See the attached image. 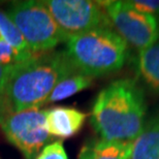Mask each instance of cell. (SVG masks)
I'll return each instance as SVG.
<instances>
[{"mask_svg":"<svg viewBox=\"0 0 159 159\" xmlns=\"http://www.w3.org/2000/svg\"><path fill=\"white\" fill-rule=\"evenodd\" d=\"M132 142L93 139L85 143L78 159H130Z\"/></svg>","mask_w":159,"mask_h":159,"instance_id":"cell-9","label":"cell"},{"mask_svg":"<svg viewBox=\"0 0 159 159\" xmlns=\"http://www.w3.org/2000/svg\"><path fill=\"white\" fill-rule=\"evenodd\" d=\"M129 4L159 21V0H128Z\"/></svg>","mask_w":159,"mask_h":159,"instance_id":"cell-16","label":"cell"},{"mask_svg":"<svg viewBox=\"0 0 159 159\" xmlns=\"http://www.w3.org/2000/svg\"><path fill=\"white\" fill-rule=\"evenodd\" d=\"M26 61V59H24L7 41L3 39L1 32H0V64L5 66V67L14 68Z\"/></svg>","mask_w":159,"mask_h":159,"instance_id":"cell-14","label":"cell"},{"mask_svg":"<svg viewBox=\"0 0 159 159\" xmlns=\"http://www.w3.org/2000/svg\"><path fill=\"white\" fill-rule=\"evenodd\" d=\"M0 127L6 139L25 159H35L52 139L47 127L46 110L37 107L5 114L0 120Z\"/></svg>","mask_w":159,"mask_h":159,"instance_id":"cell-5","label":"cell"},{"mask_svg":"<svg viewBox=\"0 0 159 159\" xmlns=\"http://www.w3.org/2000/svg\"><path fill=\"white\" fill-rule=\"evenodd\" d=\"M147 102L144 89L133 79L112 82L95 98L90 122L100 139L132 142L146 122Z\"/></svg>","mask_w":159,"mask_h":159,"instance_id":"cell-1","label":"cell"},{"mask_svg":"<svg viewBox=\"0 0 159 159\" xmlns=\"http://www.w3.org/2000/svg\"><path fill=\"white\" fill-rule=\"evenodd\" d=\"M6 15L18 27L34 54L51 52L68 39L43 1L29 0L12 3Z\"/></svg>","mask_w":159,"mask_h":159,"instance_id":"cell-4","label":"cell"},{"mask_svg":"<svg viewBox=\"0 0 159 159\" xmlns=\"http://www.w3.org/2000/svg\"><path fill=\"white\" fill-rule=\"evenodd\" d=\"M77 74L65 51L36 54L11 69L4 93L5 113L40 109L62 80Z\"/></svg>","mask_w":159,"mask_h":159,"instance_id":"cell-2","label":"cell"},{"mask_svg":"<svg viewBox=\"0 0 159 159\" xmlns=\"http://www.w3.org/2000/svg\"><path fill=\"white\" fill-rule=\"evenodd\" d=\"M87 115L70 107H55L46 110L48 131L51 136L67 139L75 135L84 126Z\"/></svg>","mask_w":159,"mask_h":159,"instance_id":"cell-8","label":"cell"},{"mask_svg":"<svg viewBox=\"0 0 159 159\" xmlns=\"http://www.w3.org/2000/svg\"><path fill=\"white\" fill-rule=\"evenodd\" d=\"M43 2L68 37L98 28H113L98 1L46 0Z\"/></svg>","mask_w":159,"mask_h":159,"instance_id":"cell-7","label":"cell"},{"mask_svg":"<svg viewBox=\"0 0 159 159\" xmlns=\"http://www.w3.org/2000/svg\"><path fill=\"white\" fill-rule=\"evenodd\" d=\"M135 71L139 81L149 90L159 93V40L139 51Z\"/></svg>","mask_w":159,"mask_h":159,"instance_id":"cell-11","label":"cell"},{"mask_svg":"<svg viewBox=\"0 0 159 159\" xmlns=\"http://www.w3.org/2000/svg\"><path fill=\"white\" fill-rule=\"evenodd\" d=\"M130 159H159V113L146 120L142 131L132 141Z\"/></svg>","mask_w":159,"mask_h":159,"instance_id":"cell-10","label":"cell"},{"mask_svg":"<svg viewBox=\"0 0 159 159\" xmlns=\"http://www.w3.org/2000/svg\"><path fill=\"white\" fill-rule=\"evenodd\" d=\"M113 29L135 49L143 50L159 40V21L129 4L128 1H98Z\"/></svg>","mask_w":159,"mask_h":159,"instance_id":"cell-6","label":"cell"},{"mask_svg":"<svg viewBox=\"0 0 159 159\" xmlns=\"http://www.w3.org/2000/svg\"><path fill=\"white\" fill-rule=\"evenodd\" d=\"M93 80L94 79L79 74V72L69 75L57 84L52 93L50 94L46 104L63 100L83 90H86L93 85Z\"/></svg>","mask_w":159,"mask_h":159,"instance_id":"cell-12","label":"cell"},{"mask_svg":"<svg viewBox=\"0 0 159 159\" xmlns=\"http://www.w3.org/2000/svg\"><path fill=\"white\" fill-rule=\"evenodd\" d=\"M35 159H68V156L62 142L57 141L47 145Z\"/></svg>","mask_w":159,"mask_h":159,"instance_id":"cell-15","label":"cell"},{"mask_svg":"<svg viewBox=\"0 0 159 159\" xmlns=\"http://www.w3.org/2000/svg\"><path fill=\"white\" fill-rule=\"evenodd\" d=\"M0 32L4 39L24 59L29 60L35 56L36 54L32 53L27 46L23 35L18 29L7 15L4 11H0Z\"/></svg>","mask_w":159,"mask_h":159,"instance_id":"cell-13","label":"cell"},{"mask_svg":"<svg viewBox=\"0 0 159 159\" xmlns=\"http://www.w3.org/2000/svg\"><path fill=\"white\" fill-rule=\"evenodd\" d=\"M65 53L75 70L92 79L120 70L129 58L128 43L113 28L69 36Z\"/></svg>","mask_w":159,"mask_h":159,"instance_id":"cell-3","label":"cell"},{"mask_svg":"<svg viewBox=\"0 0 159 159\" xmlns=\"http://www.w3.org/2000/svg\"><path fill=\"white\" fill-rule=\"evenodd\" d=\"M11 69L12 68L5 67V66L0 64V120L6 114L4 110V93Z\"/></svg>","mask_w":159,"mask_h":159,"instance_id":"cell-17","label":"cell"}]
</instances>
